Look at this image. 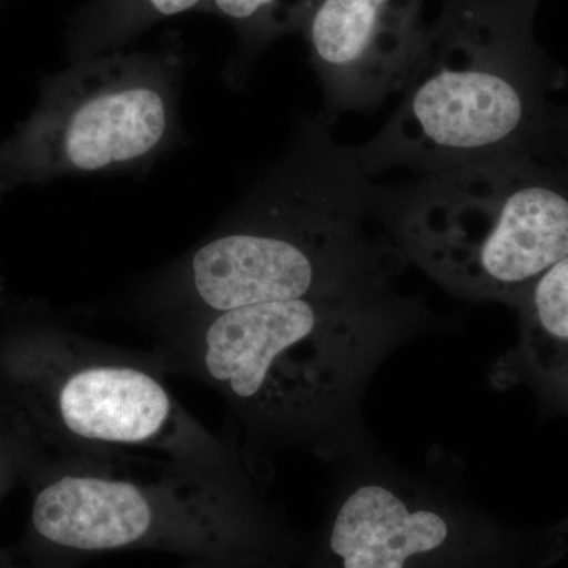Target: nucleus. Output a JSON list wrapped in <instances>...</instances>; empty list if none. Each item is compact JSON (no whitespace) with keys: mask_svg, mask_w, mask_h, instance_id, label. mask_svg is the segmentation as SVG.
<instances>
[{"mask_svg":"<svg viewBox=\"0 0 568 568\" xmlns=\"http://www.w3.org/2000/svg\"><path fill=\"white\" fill-rule=\"evenodd\" d=\"M335 467L323 519L294 568H530L566 549L559 534L519 529L381 448Z\"/></svg>","mask_w":568,"mask_h":568,"instance_id":"nucleus-8","label":"nucleus"},{"mask_svg":"<svg viewBox=\"0 0 568 568\" xmlns=\"http://www.w3.org/2000/svg\"><path fill=\"white\" fill-rule=\"evenodd\" d=\"M433 0H313L301 33L323 92L321 119L369 112L402 92Z\"/></svg>","mask_w":568,"mask_h":568,"instance_id":"nucleus-9","label":"nucleus"},{"mask_svg":"<svg viewBox=\"0 0 568 568\" xmlns=\"http://www.w3.org/2000/svg\"><path fill=\"white\" fill-rule=\"evenodd\" d=\"M192 11L211 13V0H88L70 18L67 59L123 51L156 22Z\"/></svg>","mask_w":568,"mask_h":568,"instance_id":"nucleus-11","label":"nucleus"},{"mask_svg":"<svg viewBox=\"0 0 568 568\" xmlns=\"http://www.w3.org/2000/svg\"><path fill=\"white\" fill-rule=\"evenodd\" d=\"M178 40L70 63L48 78L39 106L0 142V194L28 183L89 175H148L186 144Z\"/></svg>","mask_w":568,"mask_h":568,"instance_id":"nucleus-7","label":"nucleus"},{"mask_svg":"<svg viewBox=\"0 0 568 568\" xmlns=\"http://www.w3.org/2000/svg\"><path fill=\"white\" fill-rule=\"evenodd\" d=\"M439 325L396 287L346 297L241 306L153 328L149 355L166 376L212 388L254 474L264 455L306 452L342 465L377 450L366 388L395 351Z\"/></svg>","mask_w":568,"mask_h":568,"instance_id":"nucleus-1","label":"nucleus"},{"mask_svg":"<svg viewBox=\"0 0 568 568\" xmlns=\"http://www.w3.org/2000/svg\"><path fill=\"white\" fill-rule=\"evenodd\" d=\"M372 205L399 256L437 286L517 308L568 256V153L375 181Z\"/></svg>","mask_w":568,"mask_h":568,"instance_id":"nucleus-6","label":"nucleus"},{"mask_svg":"<svg viewBox=\"0 0 568 568\" xmlns=\"http://www.w3.org/2000/svg\"><path fill=\"white\" fill-rule=\"evenodd\" d=\"M21 568H82L110 552L160 551L233 568H294L306 537L239 484L174 459L44 450L26 478Z\"/></svg>","mask_w":568,"mask_h":568,"instance_id":"nucleus-4","label":"nucleus"},{"mask_svg":"<svg viewBox=\"0 0 568 568\" xmlns=\"http://www.w3.org/2000/svg\"><path fill=\"white\" fill-rule=\"evenodd\" d=\"M376 179L317 118L200 244L133 284L115 315L153 331L241 306L390 290L406 263L377 223Z\"/></svg>","mask_w":568,"mask_h":568,"instance_id":"nucleus-2","label":"nucleus"},{"mask_svg":"<svg viewBox=\"0 0 568 568\" xmlns=\"http://www.w3.org/2000/svg\"><path fill=\"white\" fill-rule=\"evenodd\" d=\"M560 558H562V556H559V558L541 560V562H538V564H536V566H532L530 568H555L556 564L559 562Z\"/></svg>","mask_w":568,"mask_h":568,"instance_id":"nucleus-15","label":"nucleus"},{"mask_svg":"<svg viewBox=\"0 0 568 568\" xmlns=\"http://www.w3.org/2000/svg\"><path fill=\"white\" fill-rule=\"evenodd\" d=\"M179 568H233L223 566V564L211 562V560H186V564H183L182 567Z\"/></svg>","mask_w":568,"mask_h":568,"instance_id":"nucleus-14","label":"nucleus"},{"mask_svg":"<svg viewBox=\"0 0 568 568\" xmlns=\"http://www.w3.org/2000/svg\"><path fill=\"white\" fill-rule=\"evenodd\" d=\"M424 40L390 118L351 145L368 178L568 153L564 73L538 44L540 0H433Z\"/></svg>","mask_w":568,"mask_h":568,"instance_id":"nucleus-3","label":"nucleus"},{"mask_svg":"<svg viewBox=\"0 0 568 568\" xmlns=\"http://www.w3.org/2000/svg\"><path fill=\"white\" fill-rule=\"evenodd\" d=\"M517 310L519 339L493 366V386L528 383L568 410V256L534 283Z\"/></svg>","mask_w":568,"mask_h":568,"instance_id":"nucleus-10","label":"nucleus"},{"mask_svg":"<svg viewBox=\"0 0 568 568\" xmlns=\"http://www.w3.org/2000/svg\"><path fill=\"white\" fill-rule=\"evenodd\" d=\"M0 306V394L47 450L152 455L256 484L239 448L193 417L148 351L85 336L37 302Z\"/></svg>","mask_w":568,"mask_h":568,"instance_id":"nucleus-5","label":"nucleus"},{"mask_svg":"<svg viewBox=\"0 0 568 568\" xmlns=\"http://www.w3.org/2000/svg\"><path fill=\"white\" fill-rule=\"evenodd\" d=\"M313 0H211V13L233 26L237 51L224 71L227 88H244L257 55L274 41L301 33Z\"/></svg>","mask_w":568,"mask_h":568,"instance_id":"nucleus-12","label":"nucleus"},{"mask_svg":"<svg viewBox=\"0 0 568 568\" xmlns=\"http://www.w3.org/2000/svg\"><path fill=\"white\" fill-rule=\"evenodd\" d=\"M43 452L29 422L0 394V503L11 489L24 485ZM0 568H21L13 551L0 548Z\"/></svg>","mask_w":568,"mask_h":568,"instance_id":"nucleus-13","label":"nucleus"}]
</instances>
